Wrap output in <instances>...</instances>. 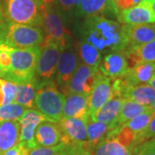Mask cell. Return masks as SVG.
Returning a JSON list of instances; mask_svg holds the SVG:
<instances>
[{
  "label": "cell",
  "mask_w": 155,
  "mask_h": 155,
  "mask_svg": "<svg viewBox=\"0 0 155 155\" xmlns=\"http://www.w3.org/2000/svg\"><path fill=\"white\" fill-rule=\"evenodd\" d=\"M11 64L9 72L4 75L5 80L17 84H26L34 79L40 55V47L29 48H11Z\"/></svg>",
  "instance_id": "obj_1"
},
{
  "label": "cell",
  "mask_w": 155,
  "mask_h": 155,
  "mask_svg": "<svg viewBox=\"0 0 155 155\" xmlns=\"http://www.w3.org/2000/svg\"><path fill=\"white\" fill-rule=\"evenodd\" d=\"M1 9L8 23L41 26L40 0H2Z\"/></svg>",
  "instance_id": "obj_2"
},
{
  "label": "cell",
  "mask_w": 155,
  "mask_h": 155,
  "mask_svg": "<svg viewBox=\"0 0 155 155\" xmlns=\"http://www.w3.org/2000/svg\"><path fill=\"white\" fill-rule=\"evenodd\" d=\"M44 41L42 30L39 27L6 22L0 34V41L11 48H29L40 46Z\"/></svg>",
  "instance_id": "obj_3"
},
{
  "label": "cell",
  "mask_w": 155,
  "mask_h": 155,
  "mask_svg": "<svg viewBox=\"0 0 155 155\" xmlns=\"http://www.w3.org/2000/svg\"><path fill=\"white\" fill-rule=\"evenodd\" d=\"M64 101L65 95L57 90L54 84L45 83L36 90L33 105L47 121L58 122L62 118Z\"/></svg>",
  "instance_id": "obj_4"
},
{
  "label": "cell",
  "mask_w": 155,
  "mask_h": 155,
  "mask_svg": "<svg viewBox=\"0 0 155 155\" xmlns=\"http://www.w3.org/2000/svg\"><path fill=\"white\" fill-rule=\"evenodd\" d=\"M155 39V24H139L121 27L120 49H134Z\"/></svg>",
  "instance_id": "obj_5"
},
{
  "label": "cell",
  "mask_w": 155,
  "mask_h": 155,
  "mask_svg": "<svg viewBox=\"0 0 155 155\" xmlns=\"http://www.w3.org/2000/svg\"><path fill=\"white\" fill-rule=\"evenodd\" d=\"M61 48L54 40L44 38L40 47V55L35 71L37 75L43 78H49L56 71L61 55Z\"/></svg>",
  "instance_id": "obj_6"
},
{
  "label": "cell",
  "mask_w": 155,
  "mask_h": 155,
  "mask_svg": "<svg viewBox=\"0 0 155 155\" xmlns=\"http://www.w3.org/2000/svg\"><path fill=\"white\" fill-rule=\"evenodd\" d=\"M41 26L44 28L47 36L54 40L61 50L66 47L65 28L60 17V14L51 5H44L40 2Z\"/></svg>",
  "instance_id": "obj_7"
},
{
  "label": "cell",
  "mask_w": 155,
  "mask_h": 155,
  "mask_svg": "<svg viewBox=\"0 0 155 155\" xmlns=\"http://www.w3.org/2000/svg\"><path fill=\"white\" fill-rule=\"evenodd\" d=\"M87 118H61L58 124L62 133V143L66 146L78 144L85 147L87 142Z\"/></svg>",
  "instance_id": "obj_8"
},
{
  "label": "cell",
  "mask_w": 155,
  "mask_h": 155,
  "mask_svg": "<svg viewBox=\"0 0 155 155\" xmlns=\"http://www.w3.org/2000/svg\"><path fill=\"white\" fill-rule=\"evenodd\" d=\"M98 72L97 68L89 67L85 64H80L76 68L69 83L64 88L66 95L74 93L89 96Z\"/></svg>",
  "instance_id": "obj_9"
},
{
  "label": "cell",
  "mask_w": 155,
  "mask_h": 155,
  "mask_svg": "<svg viewBox=\"0 0 155 155\" xmlns=\"http://www.w3.org/2000/svg\"><path fill=\"white\" fill-rule=\"evenodd\" d=\"M110 78L97 72L93 87L88 96L89 116L94 115L102 106L112 97V86Z\"/></svg>",
  "instance_id": "obj_10"
},
{
  "label": "cell",
  "mask_w": 155,
  "mask_h": 155,
  "mask_svg": "<svg viewBox=\"0 0 155 155\" xmlns=\"http://www.w3.org/2000/svg\"><path fill=\"white\" fill-rule=\"evenodd\" d=\"M46 121L45 117L39 111L28 109L18 120L20 125L19 143L27 149L31 150L36 147L35 143V131L39 124Z\"/></svg>",
  "instance_id": "obj_11"
},
{
  "label": "cell",
  "mask_w": 155,
  "mask_h": 155,
  "mask_svg": "<svg viewBox=\"0 0 155 155\" xmlns=\"http://www.w3.org/2000/svg\"><path fill=\"white\" fill-rule=\"evenodd\" d=\"M118 20L127 25L154 23L155 17L150 5V0H142L137 5L121 10L118 12Z\"/></svg>",
  "instance_id": "obj_12"
},
{
  "label": "cell",
  "mask_w": 155,
  "mask_h": 155,
  "mask_svg": "<svg viewBox=\"0 0 155 155\" xmlns=\"http://www.w3.org/2000/svg\"><path fill=\"white\" fill-rule=\"evenodd\" d=\"M35 143L36 147H50L62 143V133L58 122L43 121L35 131Z\"/></svg>",
  "instance_id": "obj_13"
},
{
  "label": "cell",
  "mask_w": 155,
  "mask_h": 155,
  "mask_svg": "<svg viewBox=\"0 0 155 155\" xmlns=\"http://www.w3.org/2000/svg\"><path fill=\"white\" fill-rule=\"evenodd\" d=\"M88 116V96L74 93L65 96L62 118H87Z\"/></svg>",
  "instance_id": "obj_14"
},
{
  "label": "cell",
  "mask_w": 155,
  "mask_h": 155,
  "mask_svg": "<svg viewBox=\"0 0 155 155\" xmlns=\"http://www.w3.org/2000/svg\"><path fill=\"white\" fill-rule=\"evenodd\" d=\"M127 61L123 53H113L104 58L101 71L110 79H116L125 76L128 72Z\"/></svg>",
  "instance_id": "obj_15"
},
{
  "label": "cell",
  "mask_w": 155,
  "mask_h": 155,
  "mask_svg": "<svg viewBox=\"0 0 155 155\" xmlns=\"http://www.w3.org/2000/svg\"><path fill=\"white\" fill-rule=\"evenodd\" d=\"M78 61L75 54L71 50L61 53L57 65V82L61 86H66L72 78L77 68Z\"/></svg>",
  "instance_id": "obj_16"
},
{
  "label": "cell",
  "mask_w": 155,
  "mask_h": 155,
  "mask_svg": "<svg viewBox=\"0 0 155 155\" xmlns=\"http://www.w3.org/2000/svg\"><path fill=\"white\" fill-rule=\"evenodd\" d=\"M123 100L124 99L122 97L112 96L94 115L89 117L94 122H104L109 125H116Z\"/></svg>",
  "instance_id": "obj_17"
},
{
  "label": "cell",
  "mask_w": 155,
  "mask_h": 155,
  "mask_svg": "<svg viewBox=\"0 0 155 155\" xmlns=\"http://www.w3.org/2000/svg\"><path fill=\"white\" fill-rule=\"evenodd\" d=\"M123 54L126 58L128 69H131L140 63L155 62V39L137 48L126 50Z\"/></svg>",
  "instance_id": "obj_18"
},
{
  "label": "cell",
  "mask_w": 155,
  "mask_h": 155,
  "mask_svg": "<svg viewBox=\"0 0 155 155\" xmlns=\"http://www.w3.org/2000/svg\"><path fill=\"white\" fill-rule=\"evenodd\" d=\"M106 11H110L118 17L119 10L113 0H81L78 12L86 17H97Z\"/></svg>",
  "instance_id": "obj_19"
},
{
  "label": "cell",
  "mask_w": 155,
  "mask_h": 155,
  "mask_svg": "<svg viewBox=\"0 0 155 155\" xmlns=\"http://www.w3.org/2000/svg\"><path fill=\"white\" fill-rule=\"evenodd\" d=\"M20 125L18 121L0 122V155L19 143Z\"/></svg>",
  "instance_id": "obj_20"
},
{
  "label": "cell",
  "mask_w": 155,
  "mask_h": 155,
  "mask_svg": "<svg viewBox=\"0 0 155 155\" xmlns=\"http://www.w3.org/2000/svg\"><path fill=\"white\" fill-rule=\"evenodd\" d=\"M118 128H120V127L116 125H109L104 122H94L88 116L86 127L87 142L84 147L90 152L96 145L105 138L110 132Z\"/></svg>",
  "instance_id": "obj_21"
},
{
  "label": "cell",
  "mask_w": 155,
  "mask_h": 155,
  "mask_svg": "<svg viewBox=\"0 0 155 155\" xmlns=\"http://www.w3.org/2000/svg\"><path fill=\"white\" fill-rule=\"evenodd\" d=\"M155 62L140 63L128 70L123 78L130 86H134L142 84H148L154 77Z\"/></svg>",
  "instance_id": "obj_22"
},
{
  "label": "cell",
  "mask_w": 155,
  "mask_h": 155,
  "mask_svg": "<svg viewBox=\"0 0 155 155\" xmlns=\"http://www.w3.org/2000/svg\"><path fill=\"white\" fill-rule=\"evenodd\" d=\"M122 98L132 100L141 105L150 106L155 101V89L149 84L129 86L124 92Z\"/></svg>",
  "instance_id": "obj_23"
},
{
  "label": "cell",
  "mask_w": 155,
  "mask_h": 155,
  "mask_svg": "<svg viewBox=\"0 0 155 155\" xmlns=\"http://www.w3.org/2000/svg\"><path fill=\"white\" fill-rule=\"evenodd\" d=\"M147 108H148V106L141 105L140 104L134 102L132 100L124 99L120 113L118 115L117 120L116 122V125L121 127L125 123H127L128 121L133 119L134 117L144 112Z\"/></svg>",
  "instance_id": "obj_24"
},
{
  "label": "cell",
  "mask_w": 155,
  "mask_h": 155,
  "mask_svg": "<svg viewBox=\"0 0 155 155\" xmlns=\"http://www.w3.org/2000/svg\"><path fill=\"white\" fill-rule=\"evenodd\" d=\"M36 83L35 78L31 82L26 84H17V90L14 103L26 108H32L34 104V98L35 96Z\"/></svg>",
  "instance_id": "obj_25"
},
{
  "label": "cell",
  "mask_w": 155,
  "mask_h": 155,
  "mask_svg": "<svg viewBox=\"0 0 155 155\" xmlns=\"http://www.w3.org/2000/svg\"><path fill=\"white\" fill-rule=\"evenodd\" d=\"M155 115V111H153L149 106L148 108L142 113L139 114L138 116L134 117L133 119H131L130 121H128L127 123H125L124 125L127 126L134 134L135 137L142 133L147 127L148 126L150 121L152 120V118Z\"/></svg>",
  "instance_id": "obj_26"
},
{
  "label": "cell",
  "mask_w": 155,
  "mask_h": 155,
  "mask_svg": "<svg viewBox=\"0 0 155 155\" xmlns=\"http://www.w3.org/2000/svg\"><path fill=\"white\" fill-rule=\"evenodd\" d=\"M28 108L17 103H11L0 106V122L18 121Z\"/></svg>",
  "instance_id": "obj_27"
},
{
  "label": "cell",
  "mask_w": 155,
  "mask_h": 155,
  "mask_svg": "<svg viewBox=\"0 0 155 155\" xmlns=\"http://www.w3.org/2000/svg\"><path fill=\"white\" fill-rule=\"evenodd\" d=\"M79 51L80 55L84 61L85 65L98 69L100 63V53L97 48L89 43H82Z\"/></svg>",
  "instance_id": "obj_28"
},
{
  "label": "cell",
  "mask_w": 155,
  "mask_h": 155,
  "mask_svg": "<svg viewBox=\"0 0 155 155\" xmlns=\"http://www.w3.org/2000/svg\"><path fill=\"white\" fill-rule=\"evenodd\" d=\"M67 146L64 143H60L54 147H36L29 150L28 155H64Z\"/></svg>",
  "instance_id": "obj_29"
},
{
  "label": "cell",
  "mask_w": 155,
  "mask_h": 155,
  "mask_svg": "<svg viewBox=\"0 0 155 155\" xmlns=\"http://www.w3.org/2000/svg\"><path fill=\"white\" fill-rule=\"evenodd\" d=\"M155 137V115L150 121L148 126L145 129L142 133H140L135 137L134 140V147L137 145L141 144L147 140H149Z\"/></svg>",
  "instance_id": "obj_30"
},
{
  "label": "cell",
  "mask_w": 155,
  "mask_h": 155,
  "mask_svg": "<svg viewBox=\"0 0 155 155\" xmlns=\"http://www.w3.org/2000/svg\"><path fill=\"white\" fill-rule=\"evenodd\" d=\"M3 90H4V104H11L14 102L15 96L17 93V84L15 83H12L11 81H7L4 79L3 83ZM3 104V105H4Z\"/></svg>",
  "instance_id": "obj_31"
},
{
  "label": "cell",
  "mask_w": 155,
  "mask_h": 155,
  "mask_svg": "<svg viewBox=\"0 0 155 155\" xmlns=\"http://www.w3.org/2000/svg\"><path fill=\"white\" fill-rule=\"evenodd\" d=\"M134 153L137 155H155V141L151 139L134 147Z\"/></svg>",
  "instance_id": "obj_32"
},
{
  "label": "cell",
  "mask_w": 155,
  "mask_h": 155,
  "mask_svg": "<svg viewBox=\"0 0 155 155\" xmlns=\"http://www.w3.org/2000/svg\"><path fill=\"white\" fill-rule=\"evenodd\" d=\"M64 155H92L83 145L72 144L67 146Z\"/></svg>",
  "instance_id": "obj_33"
},
{
  "label": "cell",
  "mask_w": 155,
  "mask_h": 155,
  "mask_svg": "<svg viewBox=\"0 0 155 155\" xmlns=\"http://www.w3.org/2000/svg\"><path fill=\"white\" fill-rule=\"evenodd\" d=\"M28 152H29V150L24 147L20 143H18L17 146H15L11 149L8 150L3 155H28Z\"/></svg>",
  "instance_id": "obj_34"
},
{
  "label": "cell",
  "mask_w": 155,
  "mask_h": 155,
  "mask_svg": "<svg viewBox=\"0 0 155 155\" xmlns=\"http://www.w3.org/2000/svg\"><path fill=\"white\" fill-rule=\"evenodd\" d=\"M61 7L64 11H69L75 4V0H59Z\"/></svg>",
  "instance_id": "obj_35"
},
{
  "label": "cell",
  "mask_w": 155,
  "mask_h": 155,
  "mask_svg": "<svg viewBox=\"0 0 155 155\" xmlns=\"http://www.w3.org/2000/svg\"><path fill=\"white\" fill-rule=\"evenodd\" d=\"M3 83H4V79H0V106L4 104V90H3Z\"/></svg>",
  "instance_id": "obj_36"
},
{
  "label": "cell",
  "mask_w": 155,
  "mask_h": 155,
  "mask_svg": "<svg viewBox=\"0 0 155 155\" xmlns=\"http://www.w3.org/2000/svg\"><path fill=\"white\" fill-rule=\"evenodd\" d=\"M5 24H6V22L5 21L4 17H3V15H2V14H0V34L3 32L4 28H5Z\"/></svg>",
  "instance_id": "obj_37"
},
{
  "label": "cell",
  "mask_w": 155,
  "mask_h": 155,
  "mask_svg": "<svg viewBox=\"0 0 155 155\" xmlns=\"http://www.w3.org/2000/svg\"><path fill=\"white\" fill-rule=\"evenodd\" d=\"M150 5H151V9L153 11V14L155 17V0H150Z\"/></svg>",
  "instance_id": "obj_38"
},
{
  "label": "cell",
  "mask_w": 155,
  "mask_h": 155,
  "mask_svg": "<svg viewBox=\"0 0 155 155\" xmlns=\"http://www.w3.org/2000/svg\"><path fill=\"white\" fill-rule=\"evenodd\" d=\"M54 0H40L41 3L44 4V5H51Z\"/></svg>",
  "instance_id": "obj_39"
},
{
  "label": "cell",
  "mask_w": 155,
  "mask_h": 155,
  "mask_svg": "<svg viewBox=\"0 0 155 155\" xmlns=\"http://www.w3.org/2000/svg\"><path fill=\"white\" fill-rule=\"evenodd\" d=\"M148 84L149 85H151L152 87H153V88L155 89V78L153 77L151 80L149 81V83H148Z\"/></svg>",
  "instance_id": "obj_40"
},
{
  "label": "cell",
  "mask_w": 155,
  "mask_h": 155,
  "mask_svg": "<svg viewBox=\"0 0 155 155\" xmlns=\"http://www.w3.org/2000/svg\"><path fill=\"white\" fill-rule=\"evenodd\" d=\"M149 107L151 108V109H152V110H153L155 111V101L153 102V104H151V105L149 106Z\"/></svg>",
  "instance_id": "obj_41"
},
{
  "label": "cell",
  "mask_w": 155,
  "mask_h": 155,
  "mask_svg": "<svg viewBox=\"0 0 155 155\" xmlns=\"http://www.w3.org/2000/svg\"><path fill=\"white\" fill-rule=\"evenodd\" d=\"M142 0H134V5H137L140 2H141Z\"/></svg>",
  "instance_id": "obj_42"
},
{
  "label": "cell",
  "mask_w": 155,
  "mask_h": 155,
  "mask_svg": "<svg viewBox=\"0 0 155 155\" xmlns=\"http://www.w3.org/2000/svg\"><path fill=\"white\" fill-rule=\"evenodd\" d=\"M0 14H2V9H1V3H0ZM3 15V14H2Z\"/></svg>",
  "instance_id": "obj_43"
},
{
  "label": "cell",
  "mask_w": 155,
  "mask_h": 155,
  "mask_svg": "<svg viewBox=\"0 0 155 155\" xmlns=\"http://www.w3.org/2000/svg\"><path fill=\"white\" fill-rule=\"evenodd\" d=\"M113 1H114V2H115V4H116V3H117V2H118V1H119V0H113Z\"/></svg>",
  "instance_id": "obj_44"
},
{
  "label": "cell",
  "mask_w": 155,
  "mask_h": 155,
  "mask_svg": "<svg viewBox=\"0 0 155 155\" xmlns=\"http://www.w3.org/2000/svg\"><path fill=\"white\" fill-rule=\"evenodd\" d=\"M0 78H2V73H1V70H0Z\"/></svg>",
  "instance_id": "obj_45"
},
{
  "label": "cell",
  "mask_w": 155,
  "mask_h": 155,
  "mask_svg": "<svg viewBox=\"0 0 155 155\" xmlns=\"http://www.w3.org/2000/svg\"><path fill=\"white\" fill-rule=\"evenodd\" d=\"M132 155H137V154H136L135 153H134V152H133V153H132Z\"/></svg>",
  "instance_id": "obj_46"
},
{
  "label": "cell",
  "mask_w": 155,
  "mask_h": 155,
  "mask_svg": "<svg viewBox=\"0 0 155 155\" xmlns=\"http://www.w3.org/2000/svg\"><path fill=\"white\" fill-rule=\"evenodd\" d=\"M153 140H154V141H155V137H154V138H153Z\"/></svg>",
  "instance_id": "obj_47"
},
{
  "label": "cell",
  "mask_w": 155,
  "mask_h": 155,
  "mask_svg": "<svg viewBox=\"0 0 155 155\" xmlns=\"http://www.w3.org/2000/svg\"><path fill=\"white\" fill-rule=\"evenodd\" d=\"M154 78H155V73H154Z\"/></svg>",
  "instance_id": "obj_48"
}]
</instances>
